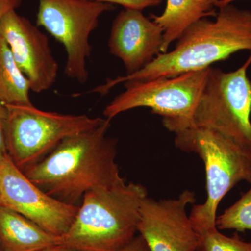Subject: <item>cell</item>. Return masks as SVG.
Masks as SVG:
<instances>
[{
	"instance_id": "cell-14",
	"label": "cell",
	"mask_w": 251,
	"mask_h": 251,
	"mask_svg": "<svg viewBox=\"0 0 251 251\" xmlns=\"http://www.w3.org/2000/svg\"><path fill=\"white\" fill-rule=\"evenodd\" d=\"M219 0H167L163 14L150 18L163 30L161 53H166L172 43L181 36L193 23L209 16L216 17Z\"/></svg>"
},
{
	"instance_id": "cell-5",
	"label": "cell",
	"mask_w": 251,
	"mask_h": 251,
	"mask_svg": "<svg viewBox=\"0 0 251 251\" xmlns=\"http://www.w3.org/2000/svg\"><path fill=\"white\" fill-rule=\"evenodd\" d=\"M209 69L175 77L126 82L125 90L105 107L103 115L111 120L122 112L144 107L163 117V125L170 131L186 129L191 125Z\"/></svg>"
},
{
	"instance_id": "cell-4",
	"label": "cell",
	"mask_w": 251,
	"mask_h": 251,
	"mask_svg": "<svg viewBox=\"0 0 251 251\" xmlns=\"http://www.w3.org/2000/svg\"><path fill=\"white\" fill-rule=\"evenodd\" d=\"M176 148L201 157L206 173V199L193 206L189 219L198 234L216 228L223 198L241 181L251 184V149L216 130L191 127L175 133Z\"/></svg>"
},
{
	"instance_id": "cell-15",
	"label": "cell",
	"mask_w": 251,
	"mask_h": 251,
	"mask_svg": "<svg viewBox=\"0 0 251 251\" xmlns=\"http://www.w3.org/2000/svg\"><path fill=\"white\" fill-rule=\"evenodd\" d=\"M30 83L18 67L9 46L0 36V103L31 105Z\"/></svg>"
},
{
	"instance_id": "cell-26",
	"label": "cell",
	"mask_w": 251,
	"mask_h": 251,
	"mask_svg": "<svg viewBox=\"0 0 251 251\" xmlns=\"http://www.w3.org/2000/svg\"><path fill=\"white\" fill-rule=\"evenodd\" d=\"M234 1H237V0H234Z\"/></svg>"
},
{
	"instance_id": "cell-21",
	"label": "cell",
	"mask_w": 251,
	"mask_h": 251,
	"mask_svg": "<svg viewBox=\"0 0 251 251\" xmlns=\"http://www.w3.org/2000/svg\"><path fill=\"white\" fill-rule=\"evenodd\" d=\"M21 4V0H0V21L9 11L16 10Z\"/></svg>"
},
{
	"instance_id": "cell-25",
	"label": "cell",
	"mask_w": 251,
	"mask_h": 251,
	"mask_svg": "<svg viewBox=\"0 0 251 251\" xmlns=\"http://www.w3.org/2000/svg\"><path fill=\"white\" fill-rule=\"evenodd\" d=\"M0 206H2V204H1V196H0Z\"/></svg>"
},
{
	"instance_id": "cell-8",
	"label": "cell",
	"mask_w": 251,
	"mask_h": 251,
	"mask_svg": "<svg viewBox=\"0 0 251 251\" xmlns=\"http://www.w3.org/2000/svg\"><path fill=\"white\" fill-rule=\"evenodd\" d=\"M36 25L58 41L67 54L64 74L85 84L88 80L87 61L92 52L90 36L102 15L115 5L90 0H37Z\"/></svg>"
},
{
	"instance_id": "cell-20",
	"label": "cell",
	"mask_w": 251,
	"mask_h": 251,
	"mask_svg": "<svg viewBox=\"0 0 251 251\" xmlns=\"http://www.w3.org/2000/svg\"><path fill=\"white\" fill-rule=\"evenodd\" d=\"M117 251H150L148 244L140 234L135 236L126 245Z\"/></svg>"
},
{
	"instance_id": "cell-16",
	"label": "cell",
	"mask_w": 251,
	"mask_h": 251,
	"mask_svg": "<svg viewBox=\"0 0 251 251\" xmlns=\"http://www.w3.org/2000/svg\"><path fill=\"white\" fill-rule=\"evenodd\" d=\"M218 229L251 230V188L242 197L216 217Z\"/></svg>"
},
{
	"instance_id": "cell-18",
	"label": "cell",
	"mask_w": 251,
	"mask_h": 251,
	"mask_svg": "<svg viewBox=\"0 0 251 251\" xmlns=\"http://www.w3.org/2000/svg\"><path fill=\"white\" fill-rule=\"evenodd\" d=\"M98 2L108 3L123 6L124 9L143 11L149 7H153L161 4L163 0H90Z\"/></svg>"
},
{
	"instance_id": "cell-22",
	"label": "cell",
	"mask_w": 251,
	"mask_h": 251,
	"mask_svg": "<svg viewBox=\"0 0 251 251\" xmlns=\"http://www.w3.org/2000/svg\"><path fill=\"white\" fill-rule=\"evenodd\" d=\"M36 251H78L73 248L67 247V246L62 245V244H56V245L51 246V247L44 248Z\"/></svg>"
},
{
	"instance_id": "cell-10",
	"label": "cell",
	"mask_w": 251,
	"mask_h": 251,
	"mask_svg": "<svg viewBox=\"0 0 251 251\" xmlns=\"http://www.w3.org/2000/svg\"><path fill=\"white\" fill-rule=\"evenodd\" d=\"M196 201V194L189 190H185L175 199L144 198L138 232L150 251H196L199 234L187 214L188 206Z\"/></svg>"
},
{
	"instance_id": "cell-23",
	"label": "cell",
	"mask_w": 251,
	"mask_h": 251,
	"mask_svg": "<svg viewBox=\"0 0 251 251\" xmlns=\"http://www.w3.org/2000/svg\"><path fill=\"white\" fill-rule=\"evenodd\" d=\"M234 0H219V2L216 5V7L219 8L220 6H224V5L230 4V3L233 2Z\"/></svg>"
},
{
	"instance_id": "cell-1",
	"label": "cell",
	"mask_w": 251,
	"mask_h": 251,
	"mask_svg": "<svg viewBox=\"0 0 251 251\" xmlns=\"http://www.w3.org/2000/svg\"><path fill=\"white\" fill-rule=\"evenodd\" d=\"M111 120L64 138L39 163L23 170L52 198L80 205L89 191L125 184L116 163L117 140L107 135Z\"/></svg>"
},
{
	"instance_id": "cell-12",
	"label": "cell",
	"mask_w": 251,
	"mask_h": 251,
	"mask_svg": "<svg viewBox=\"0 0 251 251\" xmlns=\"http://www.w3.org/2000/svg\"><path fill=\"white\" fill-rule=\"evenodd\" d=\"M163 30L143 11L124 9L112 22L110 54L123 62L126 75L146 67L161 53Z\"/></svg>"
},
{
	"instance_id": "cell-6",
	"label": "cell",
	"mask_w": 251,
	"mask_h": 251,
	"mask_svg": "<svg viewBox=\"0 0 251 251\" xmlns=\"http://www.w3.org/2000/svg\"><path fill=\"white\" fill-rule=\"evenodd\" d=\"M5 106L8 155L22 171L44 159L64 138L95 128L105 120L44 111L32 104Z\"/></svg>"
},
{
	"instance_id": "cell-19",
	"label": "cell",
	"mask_w": 251,
	"mask_h": 251,
	"mask_svg": "<svg viewBox=\"0 0 251 251\" xmlns=\"http://www.w3.org/2000/svg\"><path fill=\"white\" fill-rule=\"evenodd\" d=\"M6 118L7 109L4 105L0 103V161L9 156L6 146Z\"/></svg>"
},
{
	"instance_id": "cell-2",
	"label": "cell",
	"mask_w": 251,
	"mask_h": 251,
	"mask_svg": "<svg viewBox=\"0 0 251 251\" xmlns=\"http://www.w3.org/2000/svg\"><path fill=\"white\" fill-rule=\"evenodd\" d=\"M214 21L193 23L178 39L173 50L161 53L135 74L108 79L92 92L105 95L114 87L132 80L175 77L211 67L241 50L251 51V11L227 4L220 6Z\"/></svg>"
},
{
	"instance_id": "cell-7",
	"label": "cell",
	"mask_w": 251,
	"mask_h": 251,
	"mask_svg": "<svg viewBox=\"0 0 251 251\" xmlns=\"http://www.w3.org/2000/svg\"><path fill=\"white\" fill-rule=\"evenodd\" d=\"M251 62V56L232 72L210 67L188 128L216 130L251 149V81L247 75Z\"/></svg>"
},
{
	"instance_id": "cell-9",
	"label": "cell",
	"mask_w": 251,
	"mask_h": 251,
	"mask_svg": "<svg viewBox=\"0 0 251 251\" xmlns=\"http://www.w3.org/2000/svg\"><path fill=\"white\" fill-rule=\"evenodd\" d=\"M0 196L2 206L59 237L69 230L79 208L44 192L28 179L9 156L0 161Z\"/></svg>"
},
{
	"instance_id": "cell-11",
	"label": "cell",
	"mask_w": 251,
	"mask_h": 251,
	"mask_svg": "<svg viewBox=\"0 0 251 251\" xmlns=\"http://www.w3.org/2000/svg\"><path fill=\"white\" fill-rule=\"evenodd\" d=\"M0 36L29 81L31 91L41 93L49 90L57 80L59 65L48 36L16 10L8 12L0 21Z\"/></svg>"
},
{
	"instance_id": "cell-17",
	"label": "cell",
	"mask_w": 251,
	"mask_h": 251,
	"mask_svg": "<svg viewBox=\"0 0 251 251\" xmlns=\"http://www.w3.org/2000/svg\"><path fill=\"white\" fill-rule=\"evenodd\" d=\"M196 251H251V242H244L237 236L227 237L216 227L199 234Z\"/></svg>"
},
{
	"instance_id": "cell-24",
	"label": "cell",
	"mask_w": 251,
	"mask_h": 251,
	"mask_svg": "<svg viewBox=\"0 0 251 251\" xmlns=\"http://www.w3.org/2000/svg\"><path fill=\"white\" fill-rule=\"evenodd\" d=\"M0 251H4L3 250L2 248H1V244H0Z\"/></svg>"
},
{
	"instance_id": "cell-3",
	"label": "cell",
	"mask_w": 251,
	"mask_h": 251,
	"mask_svg": "<svg viewBox=\"0 0 251 251\" xmlns=\"http://www.w3.org/2000/svg\"><path fill=\"white\" fill-rule=\"evenodd\" d=\"M148 191L140 184L102 188L85 195L59 244L78 251H117L138 232L140 207Z\"/></svg>"
},
{
	"instance_id": "cell-13",
	"label": "cell",
	"mask_w": 251,
	"mask_h": 251,
	"mask_svg": "<svg viewBox=\"0 0 251 251\" xmlns=\"http://www.w3.org/2000/svg\"><path fill=\"white\" fill-rule=\"evenodd\" d=\"M59 239L21 214L0 206V244L4 251H36L59 244Z\"/></svg>"
}]
</instances>
